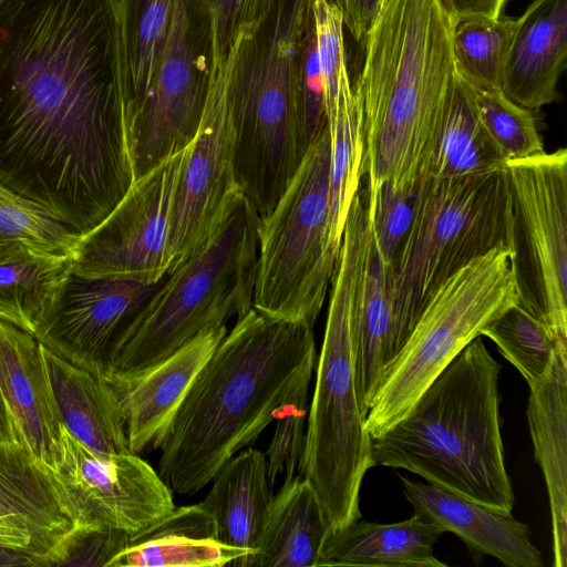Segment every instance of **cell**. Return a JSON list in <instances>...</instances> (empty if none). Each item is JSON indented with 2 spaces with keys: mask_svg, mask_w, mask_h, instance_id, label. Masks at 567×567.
Returning <instances> with one entry per match:
<instances>
[{
  "mask_svg": "<svg viewBox=\"0 0 567 567\" xmlns=\"http://www.w3.org/2000/svg\"><path fill=\"white\" fill-rule=\"evenodd\" d=\"M121 0H0V183L85 235L134 182Z\"/></svg>",
  "mask_w": 567,
  "mask_h": 567,
  "instance_id": "cell-1",
  "label": "cell"
},
{
  "mask_svg": "<svg viewBox=\"0 0 567 567\" xmlns=\"http://www.w3.org/2000/svg\"><path fill=\"white\" fill-rule=\"evenodd\" d=\"M312 328L254 306L237 318L151 445L161 450L157 472L172 492L203 489L288 404L308 398L317 363Z\"/></svg>",
  "mask_w": 567,
  "mask_h": 567,
  "instance_id": "cell-2",
  "label": "cell"
},
{
  "mask_svg": "<svg viewBox=\"0 0 567 567\" xmlns=\"http://www.w3.org/2000/svg\"><path fill=\"white\" fill-rule=\"evenodd\" d=\"M453 27L437 0L380 1L353 84L369 199L382 184L405 190L427 179L455 76Z\"/></svg>",
  "mask_w": 567,
  "mask_h": 567,
  "instance_id": "cell-3",
  "label": "cell"
},
{
  "mask_svg": "<svg viewBox=\"0 0 567 567\" xmlns=\"http://www.w3.org/2000/svg\"><path fill=\"white\" fill-rule=\"evenodd\" d=\"M501 365L481 336L426 386L409 411L371 439L373 466L403 468L451 493L512 513L501 435Z\"/></svg>",
  "mask_w": 567,
  "mask_h": 567,
  "instance_id": "cell-4",
  "label": "cell"
},
{
  "mask_svg": "<svg viewBox=\"0 0 567 567\" xmlns=\"http://www.w3.org/2000/svg\"><path fill=\"white\" fill-rule=\"evenodd\" d=\"M312 0H275L238 33L223 61L234 130L237 188L260 217L288 187L310 147L298 94L300 50Z\"/></svg>",
  "mask_w": 567,
  "mask_h": 567,
  "instance_id": "cell-5",
  "label": "cell"
},
{
  "mask_svg": "<svg viewBox=\"0 0 567 567\" xmlns=\"http://www.w3.org/2000/svg\"><path fill=\"white\" fill-rule=\"evenodd\" d=\"M369 236L367 207L354 200L344 224L331 280L326 330L298 476L318 495L332 530L359 520V494L373 466L352 353L357 292Z\"/></svg>",
  "mask_w": 567,
  "mask_h": 567,
  "instance_id": "cell-6",
  "label": "cell"
},
{
  "mask_svg": "<svg viewBox=\"0 0 567 567\" xmlns=\"http://www.w3.org/2000/svg\"><path fill=\"white\" fill-rule=\"evenodd\" d=\"M259 215L235 190L205 241L171 269L114 348L113 385L156 365L206 329L252 308Z\"/></svg>",
  "mask_w": 567,
  "mask_h": 567,
  "instance_id": "cell-7",
  "label": "cell"
},
{
  "mask_svg": "<svg viewBox=\"0 0 567 567\" xmlns=\"http://www.w3.org/2000/svg\"><path fill=\"white\" fill-rule=\"evenodd\" d=\"M511 220L506 166L422 183L412 225L390 267L392 359L440 285L489 250L509 248Z\"/></svg>",
  "mask_w": 567,
  "mask_h": 567,
  "instance_id": "cell-8",
  "label": "cell"
},
{
  "mask_svg": "<svg viewBox=\"0 0 567 567\" xmlns=\"http://www.w3.org/2000/svg\"><path fill=\"white\" fill-rule=\"evenodd\" d=\"M509 256L507 247L489 250L449 277L430 297L375 386L365 415L371 439L403 417L482 329L518 302Z\"/></svg>",
  "mask_w": 567,
  "mask_h": 567,
  "instance_id": "cell-9",
  "label": "cell"
},
{
  "mask_svg": "<svg viewBox=\"0 0 567 567\" xmlns=\"http://www.w3.org/2000/svg\"><path fill=\"white\" fill-rule=\"evenodd\" d=\"M328 127L310 145L278 203L258 224L252 306L313 327L339 250L330 239Z\"/></svg>",
  "mask_w": 567,
  "mask_h": 567,
  "instance_id": "cell-10",
  "label": "cell"
},
{
  "mask_svg": "<svg viewBox=\"0 0 567 567\" xmlns=\"http://www.w3.org/2000/svg\"><path fill=\"white\" fill-rule=\"evenodd\" d=\"M518 303L567 340V150L508 161Z\"/></svg>",
  "mask_w": 567,
  "mask_h": 567,
  "instance_id": "cell-11",
  "label": "cell"
},
{
  "mask_svg": "<svg viewBox=\"0 0 567 567\" xmlns=\"http://www.w3.org/2000/svg\"><path fill=\"white\" fill-rule=\"evenodd\" d=\"M202 0H179L152 84L125 116L134 181L193 142L210 85L209 21Z\"/></svg>",
  "mask_w": 567,
  "mask_h": 567,
  "instance_id": "cell-12",
  "label": "cell"
},
{
  "mask_svg": "<svg viewBox=\"0 0 567 567\" xmlns=\"http://www.w3.org/2000/svg\"><path fill=\"white\" fill-rule=\"evenodd\" d=\"M187 150L136 178L109 216L81 236L73 274L146 285L166 276L172 208Z\"/></svg>",
  "mask_w": 567,
  "mask_h": 567,
  "instance_id": "cell-13",
  "label": "cell"
},
{
  "mask_svg": "<svg viewBox=\"0 0 567 567\" xmlns=\"http://www.w3.org/2000/svg\"><path fill=\"white\" fill-rule=\"evenodd\" d=\"M49 472L78 529L114 528L133 538L175 508L172 489L138 454L93 452L64 425Z\"/></svg>",
  "mask_w": 567,
  "mask_h": 567,
  "instance_id": "cell-14",
  "label": "cell"
},
{
  "mask_svg": "<svg viewBox=\"0 0 567 567\" xmlns=\"http://www.w3.org/2000/svg\"><path fill=\"white\" fill-rule=\"evenodd\" d=\"M237 189L228 81L221 63L210 72L203 118L177 183L168 235V271L205 241L226 200Z\"/></svg>",
  "mask_w": 567,
  "mask_h": 567,
  "instance_id": "cell-15",
  "label": "cell"
},
{
  "mask_svg": "<svg viewBox=\"0 0 567 567\" xmlns=\"http://www.w3.org/2000/svg\"><path fill=\"white\" fill-rule=\"evenodd\" d=\"M161 281L146 285L71 272L35 337L64 359L104 377L114 348Z\"/></svg>",
  "mask_w": 567,
  "mask_h": 567,
  "instance_id": "cell-16",
  "label": "cell"
},
{
  "mask_svg": "<svg viewBox=\"0 0 567 567\" xmlns=\"http://www.w3.org/2000/svg\"><path fill=\"white\" fill-rule=\"evenodd\" d=\"M76 530L51 473L22 443L0 440V545L60 566Z\"/></svg>",
  "mask_w": 567,
  "mask_h": 567,
  "instance_id": "cell-17",
  "label": "cell"
},
{
  "mask_svg": "<svg viewBox=\"0 0 567 567\" xmlns=\"http://www.w3.org/2000/svg\"><path fill=\"white\" fill-rule=\"evenodd\" d=\"M0 396L21 443L48 471L60 460L62 421L43 346L0 319Z\"/></svg>",
  "mask_w": 567,
  "mask_h": 567,
  "instance_id": "cell-18",
  "label": "cell"
},
{
  "mask_svg": "<svg viewBox=\"0 0 567 567\" xmlns=\"http://www.w3.org/2000/svg\"><path fill=\"white\" fill-rule=\"evenodd\" d=\"M414 514L457 535L475 559L493 556L509 567H542L528 527L511 513L493 509L430 483L400 476Z\"/></svg>",
  "mask_w": 567,
  "mask_h": 567,
  "instance_id": "cell-19",
  "label": "cell"
},
{
  "mask_svg": "<svg viewBox=\"0 0 567 567\" xmlns=\"http://www.w3.org/2000/svg\"><path fill=\"white\" fill-rule=\"evenodd\" d=\"M226 333V324L206 329L147 371L113 385L124 411L130 452L141 453L165 432Z\"/></svg>",
  "mask_w": 567,
  "mask_h": 567,
  "instance_id": "cell-20",
  "label": "cell"
},
{
  "mask_svg": "<svg viewBox=\"0 0 567 567\" xmlns=\"http://www.w3.org/2000/svg\"><path fill=\"white\" fill-rule=\"evenodd\" d=\"M517 19L501 91L536 112L559 96L567 66V0H533Z\"/></svg>",
  "mask_w": 567,
  "mask_h": 567,
  "instance_id": "cell-21",
  "label": "cell"
},
{
  "mask_svg": "<svg viewBox=\"0 0 567 567\" xmlns=\"http://www.w3.org/2000/svg\"><path fill=\"white\" fill-rule=\"evenodd\" d=\"M43 354L61 421L68 432L93 452H130L124 411L113 384L44 346Z\"/></svg>",
  "mask_w": 567,
  "mask_h": 567,
  "instance_id": "cell-22",
  "label": "cell"
},
{
  "mask_svg": "<svg viewBox=\"0 0 567 567\" xmlns=\"http://www.w3.org/2000/svg\"><path fill=\"white\" fill-rule=\"evenodd\" d=\"M332 530L310 483L296 475L284 481L266 513L257 551L237 558V567H317Z\"/></svg>",
  "mask_w": 567,
  "mask_h": 567,
  "instance_id": "cell-23",
  "label": "cell"
},
{
  "mask_svg": "<svg viewBox=\"0 0 567 567\" xmlns=\"http://www.w3.org/2000/svg\"><path fill=\"white\" fill-rule=\"evenodd\" d=\"M527 421L535 458L549 496L554 566L567 565V346L559 347L551 373L529 388Z\"/></svg>",
  "mask_w": 567,
  "mask_h": 567,
  "instance_id": "cell-24",
  "label": "cell"
},
{
  "mask_svg": "<svg viewBox=\"0 0 567 567\" xmlns=\"http://www.w3.org/2000/svg\"><path fill=\"white\" fill-rule=\"evenodd\" d=\"M212 482L200 504L214 520L216 539L255 554L274 497L265 454L251 446L239 451Z\"/></svg>",
  "mask_w": 567,
  "mask_h": 567,
  "instance_id": "cell-25",
  "label": "cell"
},
{
  "mask_svg": "<svg viewBox=\"0 0 567 567\" xmlns=\"http://www.w3.org/2000/svg\"><path fill=\"white\" fill-rule=\"evenodd\" d=\"M246 555L216 539L214 520L199 503L175 507L131 538L110 567H223Z\"/></svg>",
  "mask_w": 567,
  "mask_h": 567,
  "instance_id": "cell-26",
  "label": "cell"
},
{
  "mask_svg": "<svg viewBox=\"0 0 567 567\" xmlns=\"http://www.w3.org/2000/svg\"><path fill=\"white\" fill-rule=\"evenodd\" d=\"M444 532L414 514L391 523L359 520L331 530L321 548L318 566L445 567L433 547Z\"/></svg>",
  "mask_w": 567,
  "mask_h": 567,
  "instance_id": "cell-27",
  "label": "cell"
},
{
  "mask_svg": "<svg viewBox=\"0 0 567 567\" xmlns=\"http://www.w3.org/2000/svg\"><path fill=\"white\" fill-rule=\"evenodd\" d=\"M392 331L390 267L381 257L369 227L352 330L355 385L364 415L375 386L392 359Z\"/></svg>",
  "mask_w": 567,
  "mask_h": 567,
  "instance_id": "cell-28",
  "label": "cell"
},
{
  "mask_svg": "<svg viewBox=\"0 0 567 567\" xmlns=\"http://www.w3.org/2000/svg\"><path fill=\"white\" fill-rule=\"evenodd\" d=\"M73 257L27 244L0 250V319L34 334L72 272Z\"/></svg>",
  "mask_w": 567,
  "mask_h": 567,
  "instance_id": "cell-29",
  "label": "cell"
},
{
  "mask_svg": "<svg viewBox=\"0 0 567 567\" xmlns=\"http://www.w3.org/2000/svg\"><path fill=\"white\" fill-rule=\"evenodd\" d=\"M506 163L478 118L473 86L455 70L427 178L484 174L502 169Z\"/></svg>",
  "mask_w": 567,
  "mask_h": 567,
  "instance_id": "cell-30",
  "label": "cell"
},
{
  "mask_svg": "<svg viewBox=\"0 0 567 567\" xmlns=\"http://www.w3.org/2000/svg\"><path fill=\"white\" fill-rule=\"evenodd\" d=\"M327 127L330 138V239L339 249L351 203L364 174L362 110L350 80L340 90L337 111L327 121Z\"/></svg>",
  "mask_w": 567,
  "mask_h": 567,
  "instance_id": "cell-31",
  "label": "cell"
},
{
  "mask_svg": "<svg viewBox=\"0 0 567 567\" xmlns=\"http://www.w3.org/2000/svg\"><path fill=\"white\" fill-rule=\"evenodd\" d=\"M179 0H121L124 121L154 79Z\"/></svg>",
  "mask_w": 567,
  "mask_h": 567,
  "instance_id": "cell-32",
  "label": "cell"
},
{
  "mask_svg": "<svg viewBox=\"0 0 567 567\" xmlns=\"http://www.w3.org/2000/svg\"><path fill=\"white\" fill-rule=\"evenodd\" d=\"M524 377L529 388L543 384L551 373L556 352L567 346L543 321L518 302L508 307L481 331Z\"/></svg>",
  "mask_w": 567,
  "mask_h": 567,
  "instance_id": "cell-33",
  "label": "cell"
},
{
  "mask_svg": "<svg viewBox=\"0 0 567 567\" xmlns=\"http://www.w3.org/2000/svg\"><path fill=\"white\" fill-rule=\"evenodd\" d=\"M518 19H470L456 23L451 35L455 70L473 87L501 90L508 51Z\"/></svg>",
  "mask_w": 567,
  "mask_h": 567,
  "instance_id": "cell-34",
  "label": "cell"
},
{
  "mask_svg": "<svg viewBox=\"0 0 567 567\" xmlns=\"http://www.w3.org/2000/svg\"><path fill=\"white\" fill-rule=\"evenodd\" d=\"M80 234L56 220L39 204L0 183V250L16 245L74 256Z\"/></svg>",
  "mask_w": 567,
  "mask_h": 567,
  "instance_id": "cell-35",
  "label": "cell"
},
{
  "mask_svg": "<svg viewBox=\"0 0 567 567\" xmlns=\"http://www.w3.org/2000/svg\"><path fill=\"white\" fill-rule=\"evenodd\" d=\"M473 90L478 118L507 162L545 152L533 111L516 104L501 90Z\"/></svg>",
  "mask_w": 567,
  "mask_h": 567,
  "instance_id": "cell-36",
  "label": "cell"
},
{
  "mask_svg": "<svg viewBox=\"0 0 567 567\" xmlns=\"http://www.w3.org/2000/svg\"><path fill=\"white\" fill-rule=\"evenodd\" d=\"M422 183L411 189L399 190L382 184L369 199V227L384 262L391 267L412 225Z\"/></svg>",
  "mask_w": 567,
  "mask_h": 567,
  "instance_id": "cell-37",
  "label": "cell"
},
{
  "mask_svg": "<svg viewBox=\"0 0 567 567\" xmlns=\"http://www.w3.org/2000/svg\"><path fill=\"white\" fill-rule=\"evenodd\" d=\"M209 21L210 72L228 55L234 42L247 25L261 23L275 0H202Z\"/></svg>",
  "mask_w": 567,
  "mask_h": 567,
  "instance_id": "cell-38",
  "label": "cell"
},
{
  "mask_svg": "<svg viewBox=\"0 0 567 567\" xmlns=\"http://www.w3.org/2000/svg\"><path fill=\"white\" fill-rule=\"evenodd\" d=\"M308 398L288 404L274 421L275 429L264 453L270 483L278 475L285 481L293 478L303 454L307 430Z\"/></svg>",
  "mask_w": 567,
  "mask_h": 567,
  "instance_id": "cell-39",
  "label": "cell"
},
{
  "mask_svg": "<svg viewBox=\"0 0 567 567\" xmlns=\"http://www.w3.org/2000/svg\"><path fill=\"white\" fill-rule=\"evenodd\" d=\"M298 94L303 128L312 144L327 126V120L311 6L299 56Z\"/></svg>",
  "mask_w": 567,
  "mask_h": 567,
  "instance_id": "cell-40",
  "label": "cell"
},
{
  "mask_svg": "<svg viewBox=\"0 0 567 567\" xmlns=\"http://www.w3.org/2000/svg\"><path fill=\"white\" fill-rule=\"evenodd\" d=\"M131 543L120 529H78L60 566H106Z\"/></svg>",
  "mask_w": 567,
  "mask_h": 567,
  "instance_id": "cell-41",
  "label": "cell"
},
{
  "mask_svg": "<svg viewBox=\"0 0 567 567\" xmlns=\"http://www.w3.org/2000/svg\"><path fill=\"white\" fill-rule=\"evenodd\" d=\"M508 0H437L441 9L455 25L470 19H498Z\"/></svg>",
  "mask_w": 567,
  "mask_h": 567,
  "instance_id": "cell-42",
  "label": "cell"
},
{
  "mask_svg": "<svg viewBox=\"0 0 567 567\" xmlns=\"http://www.w3.org/2000/svg\"><path fill=\"white\" fill-rule=\"evenodd\" d=\"M341 12L344 27L362 41L377 14L381 0H328Z\"/></svg>",
  "mask_w": 567,
  "mask_h": 567,
  "instance_id": "cell-43",
  "label": "cell"
},
{
  "mask_svg": "<svg viewBox=\"0 0 567 567\" xmlns=\"http://www.w3.org/2000/svg\"><path fill=\"white\" fill-rule=\"evenodd\" d=\"M1 566H37L34 560L24 553L13 548L0 545V567Z\"/></svg>",
  "mask_w": 567,
  "mask_h": 567,
  "instance_id": "cell-44",
  "label": "cell"
},
{
  "mask_svg": "<svg viewBox=\"0 0 567 567\" xmlns=\"http://www.w3.org/2000/svg\"><path fill=\"white\" fill-rule=\"evenodd\" d=\"M0 440L8 442H19V434L6 410V406L0 396Z\"/></svg>",
  "mask_w": 567,
  "mask_h": 567,
  "instance_id": "cell-45",
  "label": "cell"
}]
</instances>
